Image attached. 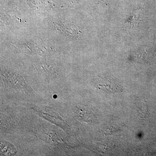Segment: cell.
I'll use <instances>...</instances> for the list:
<instances>
[{"label": "cell", "instance_id": "obj_1", "mask_svg": "<svg viewBox=\"0 0 156 156\" xmlns=\"http://www.w3.org/2000/svg\"><path fill=\"white\" fill-rule=\"evenodd\" d=\"M97 83L98 88L107 93H114L121 90V87L107 78H99Z\"/></svg>", "mask_w": 156, "mask_h": 156}, {"label": "cell", "instance_id": "obj_2", "mask_svg": "<svg viewBox=\"0 0 156 156\" xmlns=\"http://www.w3.org/2000/svg\"><path fill=\"white\" fill-rule=\"evenodd\" d=\"M1 152L5 155H10L15 152L16 149L12 144L7 142H1Z\"/></svg>", "mask_w": 156, "mask_h": 156}, {"label": "cell", "instance_id": "obj_3", "mask_svg": "<svg viewBox=\"0 0 156 156\" xmlns=\"http://www.w3.org/2000/svg\"><path fill=\"white\" fill-rule=\"evenodd\" d=\"M140 15L139 14H133L129 17L128 19L127 20V21L130 23L131 27H135L137 25L138 22L140 21Z\"/></svg>", "mask_w": 156, "mask_h": 156}]
</instances>
